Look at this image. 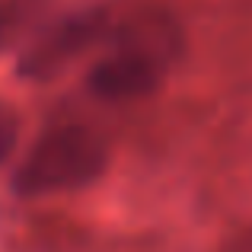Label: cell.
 I'll use <instances>...</instances> for the list:
<instances>
[{
	"label": "cell",
	"instance_id": "obj_2",
	"mask_svg": "<svg viewBox=\"0 0 252 252\" xmlns=\"http://www.w3.org/2000/svg\"><path fill=\"white\" fill-rule=\"evenodd\" d=\"M112 160V147L102 131L80 122L48 128L10 179V191L19 201H38L83 191L105 176Z\"/></svg>",
	"mask_w": 252,
	"mask_h": 252
},
{
	"label": "cell",
	"instance_id": "obj_6",
	"mask_svg": "<svg viewBox=\"0 0 252 252\" xmlns=\"http://www.w3.org/2000/svg\"><path fill=\"white\" fill-rule=\"evenodd\" d=\"M220 252H252V230H243V233H236Z\"/></svg>",
	"mask_w": 252,
	"mask_h": 252
},
{
	"label": "cell",
	"instance_id": "obj_4",
	"mask_svg": "<svg viewBox=\"0 0 252 252\" xmlns=\"http://www.w3.org/2000/svg\"><path fill=\"white\" fill-rule=\"evenodd\" d=\"M51 0H0V55L23 48L26 38L42 26Z\"/></svg>",
	"mask_w": 252,
	"mask_h": 252
},
{
	"label": "cell",
	"instance_id": "obj_1",
	"mask_svg": "<svg viewBox=\"0 0 252 252\" xmlns=\"http://www.w3.org/2000/svg\"><path fill=\"white\" fill-rule=\"evenodd\" d=\"M182 55V29L169 16H141L112 29L105 55L86 74V90L102 102L147 99L166 83Z\"/></svg>",
	"mask_w": 252,
	"mask_h": 252
},
{
	"label": "cell",
	"instance_id": "obj_5",
	"mask_svg": "<svg viewBox=\"0 0 252 252\" xmlns=\"http://www.w3.org/2000/svg\"><path fill=\"white\" fill-rule=\"evenodd\" d=\"M16 141H19V115L6 102H0V166L10 160Z\"/></svg>",
	"mask_w": 252,
	"mask_h": 252
},
{
	"label": "cell",
	"instance_id": "obj_3",
	"mask_svg": "<svg viewBox=\"0 0 252 252\" xmlns=\"http://www.w3.org/2000/svg\"><path fill=\"white\" fill-rule=\"evenodd\" d=\"M112 29H115V23L109 16V6L102 3L61 13V16L42 23L26 38L16 58V77L32 83L51 80L93 45H105Z\"/></svg>",
	"mask_w": 252,
	"mask_h": 252
}]
</instances>
